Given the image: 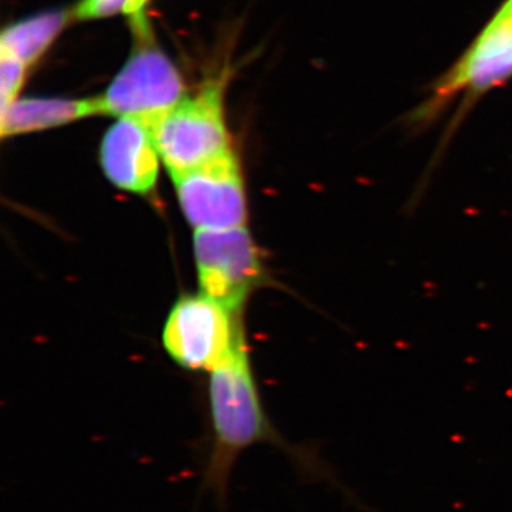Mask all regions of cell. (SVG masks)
<instances>
[{
    "mask_svg": "<svg viewBox=\"0 0 512 512\" xmlns=\"http://www.w3.org/2000/svg\"><path fill=\"white\" fill-rule=\"evenodd\" d=\"M504 6H505V8H507L508 12H510L512 15V0H508V2L505 3Z\"/></svg>",
    "mask_w": 512,
    "mask_h": 512,
    "instance_id": "cell-14",
    "label": "cell"
},
{
    "mask_svg": "<svg viewBox=\"0 0 512 512\" xmlns=\"http://www.w3.org/2000/svg\"><path fill=\"white\" fill-rule=\"evenodd\" d=\"M160 160L150 128L137 120L117 119L101 141V167L120 190L148 194L156 187Z\"/></svg>",
    "mask_w": 512,
    "mask_h": 512,
    "instance_id": "cell-8",
    "label": "cell"
},
{
    "mask_svg": "<svg viewBox=\"0 0 512 512\" xmlns=\"http://www.w3.org/2000/svg\"><path fill=\"white\" fill-rule=\"evenodd\" d=\"M101 114L99 97H26L0 110L2 137L49 130Z\"/></svg>",
    "mask_w": 512,
    "mask_h": 512,
    "instance_id": "cell-9",
    "label": "cell"
},
{
    "mask_svg": "<svg viewBox=\"0 0 512 512\" xmlns=\"http://www.w3.org/2000/svg\"><path fill=\"white\" fill-rule=\"evenodd\" d=\"M232 313L210 296H185L165 323L163 342L178 365L211 370L231 353L239 336Z\"/></svg>",
    "mask_w": 512,
    "mask_h": 512,
    "instance_id": "cell-5",
    "label": "cell"
},
{
    "mask_svg": "<svg viewBox=\"0 0 512 512\" xmlns=\"http://www.w3.org/2000/svg\"><path fill=\"white\" fill-rule=\"evenodd\" d=\"M173 180L181 210L197 231L245 227L247 198L234 153Z\"/></svg>",
    "mask_w": 512,
    "mask_h": 512,
    "instance_id": "cell-6",
    "label": "cell"
},
{
    "mask_svg": "<svg viewBox=\"0 0 512 512\" xmlns=\"http://www.w3.org/2000/svg\"><path fill=\"white\" fill-rule=\"evenodd\" d=\"M511 77L512 15L503 6L456 66L436 84L433 99L423 107V114L417 119H431L456 93H484Z\"/></svg>",
    "mask_w": 512,
    "mask_h": 512,
    "instance_id": "cell-7",
    "label": "cell"
},
{
    "mask_svg": "<svg viewBox=\"0 0 512 512\" xmlns=\"http://www.w3.org/2000/svg\"><path fill=\"white\" fill-rule=\"evenodd\" d=\"M194 255L202 293L238 313L262 278L247 227L195 232Z\"/></svg>",
    "mask_w": 512,
    "mask_h": 512,
    "instance_id": "cell-4",
    "label": "cell"
},
{
    "mask_svg": "<svg viewBox=\"0 0 512 512\" xmlns=\"http://www.w3.org/2000/svg\"><path fill=\"white\" fill-rule=\"evenodd\" d=\"M29 67L6 52H0V106L6 107L20 99Z\"/></svg>",
    "mask_w": 512,
    "mask_h": 512,
    "instance_id": "cell-11",
    "label": "cell"
},
{
    "mask_svg": "<svg viewBox=\"0 0 512 512\" xmlns=\"http://www.w3.org/2000/svg\"><path fill=\"white\" fill-rule=\"evenodd\" d=\"M151 0H130L128 2L126 12H124V15H127L128 18L136 19L138 16L146 15L144 13V10H146L148 3H150Z\"/></svg>",
    "mask_w": 512,
    "mask_h": 512,
    "instance_id": "cell-13",
    "label": "cell"
},
{
    "mask_svg": "<svg viewBox=\"0 0 512 512\" xmlns=\"http://www.w3.org/2000/svg\"><path fill=\"white\" fill-rule=\"evenodd\" d=\"M130 0H80L72 9L74 20H99L126 12Z\"/></svg>",
    "mask_w": 512,
    "mask_h": 512,
    "instance_id": "cell-12",
    "label": "cell"
},
{
    "mask_svg": "<svg viewBox=\"0 0 512 512\" xmlns=\"http://www.w3.org/2000/svg\"><path fill=\"white\" fill-rule=\"evenodd\" d=\"M208 400L211 439L202 463L200 493L211 495L220 512L227 511L232 471L239 458L259 444L281 448L306 476H328L316 453L288 443L266 417L242 333L231 353L211 370Z\"/></svg>",
    "mask_w": 512,
    "mask_h": 512,
    "instance_id": "cell-1",
    "label": "cell"
},
{
    "mask_svg": "<svg viewBox=\"0 0 512 512\" xmlns=\"http://www.w3.org/2000/svg\"><path fill=\"white\" fill-rule=\"evenodd\" d=\"M227 83L225 74L208 80L150 128L171 177L190 173L232 153L225 117Z\"/></svg>",
    "mask_w": 512,
    "mask_h": 512,
    "instance_id": "cell-3",
    "label": "cell"
},
{
    "mask_svg": "<svg viewBox=\"0 0 512 512\" xmlns=\"http://www.w3.org/2000/svg\"><path fill=\"white\" fill-rule=\"evenodd\" d=\"M72 20V10H52L19 20L3 29L0 52L9 53L26 66L32 67Z\"/></svg>",
    "mask_w": 512,
    "mask_h": 512,
    "instance_id": "cell-10",
    "label": "cell"
},
{
    "mask_svg": "<svg viewBox=\"0 0 512 512\" xmlns=\"http://www.w3.org/2000/svg\"><path fill=\"white\" fill-rule=\"evenodd\" d=\"M134 45L106 92L101 114L133 119L151 128L187 96L183 74L158 46L146 15L131 19Z\"/></svg>",
    "mask_w": 512,
    "mask_h": 512,
    "instance_id": "cell-2",
    "label": "cell"
}]
</instances>
